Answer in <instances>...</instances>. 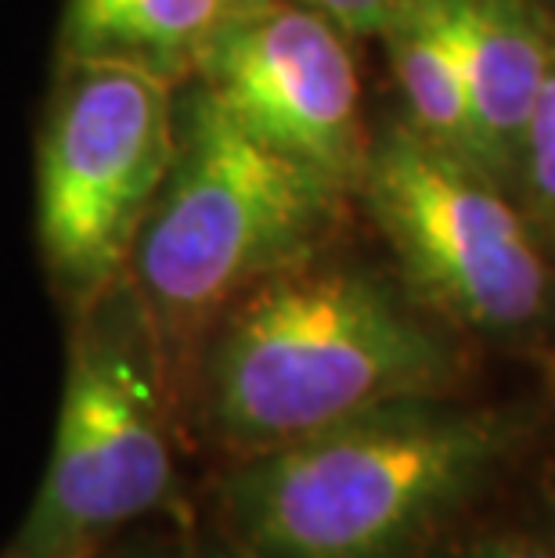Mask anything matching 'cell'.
<instances>
[{
	"label": "cell",
	"instance_id": "cell-5",
	"mask_svg": "<svg viewBox=\"0 0 555 558\" xmlns=\"http://www.w3.org/2000/svg\"><path fill=\"white\" fill-rule=\"evenodd\" d=\"M173 76L120 54H62L37 148V242L65 311L126 278L177 151Z\"/></svg>",
	"mask_w": 555,
	"mask_h": 558
},
{
	"label": "cell",
	"instance_id": "cell-15",
	"mask_svg": "<svg viewBox=\"0 0 555 558\" xmlns=\"http://www.w3.org/2000/svg\"><path fill=\"white\" fill-rule=\"evenodd\" d=\"M545 505H548V519H552V541H555V480L548 483V490H545Z\"/></svg>",
	"mask_w": 555,
	"mask_h": 558
},
{
	"label": "cell",
	"instance_id": "cell-8",
	"mask_svg": "<svg viewBox=\"0 0 555 558\" xmlns=\"http://www.w3.org/2000/svg\"><path fill=\"white\" fill-rule=\"evenodd\" d=\"M466 83L476 159L502 187L519 177L530 109L548 69L552 29L527 0H436Z\"/></svg>",
	"mask_w": 555,
	"mask_h": 558
},
{
	"label": "cell",
	"instance_id": "cell-9",
	"mask_svg": "<svg viewBox=\"0 0 555 558\" xmlns=\"http://www.w3.org/2000/svg\"><path fill=\"white\" fill-rule=\"evenodd\" d=\"M256 0H65L62 54H120L177 83Z\"/></svg>",
	"mask_w": 555,
	"mask_h": 558
},
{
	"label": "cell",
	"instance_id": "cell-7",
	"mask_svg": "<svg viewBox=\"0 0 555 558\" xmlns=\"http://www.w3.org/2000/svg\"><path fill=\"white\" fill-rule=\"evenodd\" d=\"M264 145L358 192L372 137L347 33L292 0H256L195 76Z\"/></svg>",
	"mask_w": 555,
	"mask_h": 558
},
{
	"label": "cell",
	"instance_id": "cell-12",
	"mask_svg": "<svg viewBox=\"0 0 555 558\" xmlns=\"http://www.w3.org/2000/svg\"><path fill=\"white\" fill-rule=\"evenodd\" d=\"M98 558H239L224 544H209L192 530V522H173L170 533H134L120 537Z\"/></svg>",
	"mask_w": 555,
	"mask_h": 558
},
{
	"label": "cell",
	"instance_id": "cell-16",
	"mask_svg": "<svg viewBox=\"0 0 555 558\" xmlns=\"http://www.w3.org/2000/svg\"><path fill=\"white\" fill-rule=\"evenodd\" d=\"M545 378H548V386H552V393H555V353L545 361Z\"/></svg>",
	"mask_w": 555,
	"mask_h": 558
},
{
	"label": "cell",
	"instance_id": "cell-11",
	"mask_svg": "<svg viewBox=\"0 0 555 558\" xmlns=\"http://www.w3.org/2000/svg\"><path fill=\"white\" fill-rule=\"evenodd\" d=\"M516 184L527 192L534 217L555 234V29H552L545 80H541L538 101L527 120Z\"/></svg>",
	"mask_w": 555,
	"mask_h": 558
},
{
	"label": "cell",
	"instance_id": "cell-3",
	"mask_svg": "<svg viewBox=\"0 0 555 558\" xmlns=\"http://www.w3.org/2000/svg\"><path fill=\"white\" fill-rule=\"evenodd\" d=\"M342 198L347 187L264 145L192 80L177 101L170 173L126 264L181 433L206 336L260 281L322 253L339 228Z\"/></svg>",
	"mask_w": 555,
	"mask_h": 558
},
{
	"label": "cell",
	"instance_id": "cell-6",
	"mask_svg": "<svg viewBox=\"0 0 555 558\" xmlns=\"http://www.w3.org/2000/svg\"><path fill=\"white\" fill-rule=\"evenodd\" d=\"M358 192L433 317L483 336L548 317L555 289L538 234L476 162L400 123L372 141Z\"/></svg>",
	"mask_w": 555,
	"mask_h": 558
},
{
	"label": "cell",
	"instance_id": "cell-13",
	"mask_svg": "<svg viewBox=\"0 0 555 558\" xmlns=\"http://www.w3.org/2000/svg\"><path fill=\"white\" fill-rule=\"evenodd\" d=\"M314 15L333 22L347 37H383L386 26L411 0H292Z\"/></svg>",
	"mask_w": 555,
	"mask_h": 558
},
{
	"label": "cell",
	"instance_id": "cell-1",
	"mask_svg": "<svg viewBox=\"0 0 555 558\" xmlns=\"http://www.w3.org/2000/svg\"><path fill=\"white\" fill-rule=\"evenodd\" d=\"M458 375L462 353L415 295L317 253L260 281L206 336L184 444L228 465L383 403L441 397Z\"/></svg>",
	"mask_w": 555,
	"mask_h": 558
},
{
	"label": "cell",
	"instance_id": "cell-2",
	"mask_svg": "<svg viewBox=\"0 0 555 558\" xmlns=\"http://www.w3.org/2000/svg\"><path fill=\"white\" fill-rule=\"evenodd\" d=\"M519 422L441 397L383 403L209 483L239 558H422L512 454Z\"/></svg>",
	"mask_w": 555,
	"mask_h": 558
},
{
	"label": "cell",
	"instance_id": "cell-14",
	"mask_svg": "<svg viewBox=\"0 0 555 558\" xmlns=\"http://www.w3.org/2000/svg\"><path fill=\"white\" fill-rule=\"evenodd\" d=\"M422 558H555V541L534 537V533H483V537Z\"/></svg>",
	"mask_w": 555,
	"mask_h": 558
},
{
	"label": "cell",
	"instance_id": "cell-10",
	"mask_svg": "<svg viewBox=\"0 0 555 558\" xmlns=\"http://www.w3.org/2000/svg\"><path fill=\"white\" fill-rule=\"evenodd\" d=\"M383 40L389 69H394V80L408 105V126L430 145L480 166L466 83L458 73V58L444 33L436 0H411L386 26Z\"/></svg>",
	"mask_w": 555,
	"mask_h": 558
},
{
	"label": "cell",
	"instance_id": "cell-4",
	"mask_svg": "<svg viewBox=\"0 0 555 558\" xmlns=\"http://www.w3.org/2000/svg\"><path fill=\"white\" fill-rule=\"evenodd\" d=\"M181 450L156 339L123 278L69 314L51 458L0 558H98L145 519L192 522Z\"/></svg>",
	"mask_w": 555,
	"mask_h": 558
}]
</instances>
